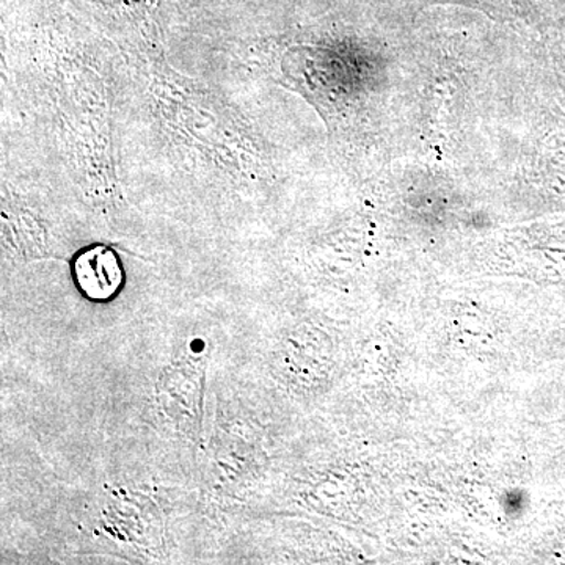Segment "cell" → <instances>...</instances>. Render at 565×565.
I'll return each instance as SVG.
<instances>
[{
	"instance_id": "obj_1",
	"label": "cell",
	"mask_w": 565,
	"mask_h": 565,
	"mask_svg": "<svg viewBox=\"0 0 565 565\" xmlns=\"http://www.w3.org/2000/svg\"><path fill=\"white\" fill-rule=\"evenodd\" d=\"M74 278L77 288L88 299L104 302L121 288V264L110 248L96 245L77 256L74 262Z\"/></svg>"
},
{
	"instance_id": "obj_2",
	"label": "cell",
	"mask_w": 565,
	"mask_h": 565,
	"mask_svg": "<svg viewBox=\"0 0 565 565\" xmlns=\"http://www.w3.org/2000/svg\"><path fill=\"white\" fill-rule=\"evenodd\" d=\"M459 2H468L498 14H508V17L509 14H526V11L530 10L526 0H459Z\"/></svg>"
}]
</instances>
